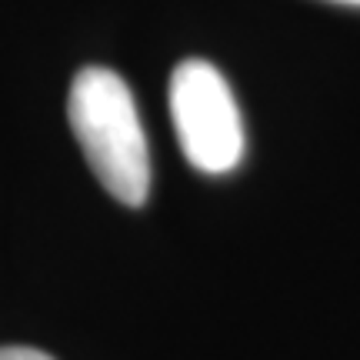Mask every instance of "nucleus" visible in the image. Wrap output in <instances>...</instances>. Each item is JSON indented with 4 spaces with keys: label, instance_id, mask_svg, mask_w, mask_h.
Wrapping results in <instances>:
<instances>
[{
    "label": "nucleus",
    "instance_id": "obj_1",
    "mask_svg": "<svg viewBox=\"0 0 360 360\" xmlns=\"http://www.w3.org/2000/svg\"><path fill=\"white\" fill-rule=\"evenodd\" d=\"M67 114L107 193L127 207H141L150 193V150L124 77L107 67H84L70 84Z\"/></svg>",
    "mask_w": 360,
    "mask_h": 360
},
{
    "label": "nucleus",
    "instance_id": "obj_2",
    "mask_svg": "<svg viewBox=\"0 0 360 360\" xmlns=\"http://www.w3.org/2000/svg\"><path fill=\"white\" fill-rule=\"evenodd\" d=\"M170 117L184 157L204 174H227L244 157V120L227 80L207 60H184L170 77Z\"/></svg>",
    "mask_w": 360,
    "mask_h": 360
},
{
    "label": "nucleus",
    "instance_id": "obj_3",
    "mask_svg": "<svg viewBox=\"0 0 360 360\" xmlns=\"http://www.w3.org/2000/svg\"><path fill=\"white\" fill-rule=\"evenodd\" d=\"M0 360H53L37 347H0Z\"/></svg>",
    "mask_w": 360,
    "mask_h": 360
},
{
    "label": "nucleus",
    "instance_id": "obj_4",
    "mask_svg": "<svg viewBox=\"0 0 360 360\" xmlns=\"http://www.w3.org/2000/svg\"><path fill=\"white\" fill-rule=\"evenodd\" d=\"M337 4H354V7H360V0H337Z\"/></svg>",
    "mask_w": 360,
    "mask_h": 360
}]
</instances>
